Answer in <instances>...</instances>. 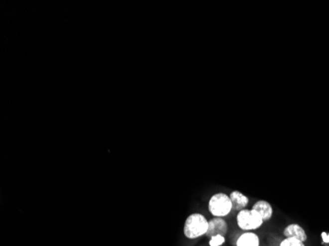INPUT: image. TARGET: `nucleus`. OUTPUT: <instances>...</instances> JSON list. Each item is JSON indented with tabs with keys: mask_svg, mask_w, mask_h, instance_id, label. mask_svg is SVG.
<instances>
[{
	"mask_svg": "<svg viewBox=\"0 0 329 246\" xmlns=\"http://www.w3.org/2000/svg\"><path fill=\"white\" fill-rule=\"evenodd\" d=\"M208 231V221L201 214L195 213L187 217L183 227V234L185 238L194 240L206 235Z\"/></svg>",
	"mask_w": 329,
	"mask_h": 246,
	"instance_id": "nucleus-1",
	"label": "nucleus"
},
{
	"mask_svg": "<svg viewBox=\"0 0 329 246\" xmlns=\"http://www.w3.org/2000/svg\"><path fill=\"white\" fill-rule=\"evenodd\" d=\"M209 212L218 218H224L228 216L232 211V202L230 196L225 193L219 192L214 194L209 200Z\"/></svg>",
	"mask_w": 329,
	"mask_h": 246,
	"instance_id": "nucleus-2",
	"label": "nucleus"
},
{
	"mask_svg": "<svg viewBox=\"0 0 329 246\" xmlns=\"http://www.w3.org/2000/svg\"><path fill=\"white\" fill-rule=\"evenodd\" d=\"M237 222L239 228L247 232L259 229L264 223L261 216L252 209H244L240 211L237 216Z\"/></svg>",
	"mask_w": 329,
	"mask_h": 246,
	"instance_id": "nucleus-3",
	"label": "nucleus"
},
{
	"mask_svg": "<svg viewBox=\"0 0 329 246\" xmlns=\"http://www.w3.org/2000/svg\"><path fill=\"white\" fill-rule=\"evenodd\" d=\"M228 233V225L223 220V218L214 217L212 220L208 222V231L206 233V237L209 239L215 236H223L225 237Z\"/></svg>",
	"mask_w": 329,
	"mask_h": 246,
	"instance_id": "nucleus-4",
	"label": "nucleus"
},
{
	"mask_svg": "<svg viewBox=\"0 0 329 246\" xmlns=\"http://www.w3.org/2000/svg\"><path fill=\"white\" fill-rule=\"evenodd\" d=\"M284 236L288 239H296L300 242L306 243L308 240V236L306 234V231L299 226L298 224H291L287 226L283 232Z\"/></svg>",
	"mask_w": 329,
	"mask_h": 246,
	"instance_id": "nucleus-5",
	"label": "nucleus"
},
{
	"mask_svg": "<svg viewBox=\"0 0 329 246\" xmlns=\"http://www.w3.org/2000/svg\"><path fill=\"white\" fill-rule=\"evenodd\" d=\"M252 210L256 211L262 218L263 222L269 221L273 216V208L270 205L269 202L265 200H258L251 208Z\"/></svg>",
	"mask_w": 329,
	"mask_h": 246,
	"instance_id": "nucleus-6",
	"label": "nucleus"
},
{
	"mask_svg": "<svg viewBox=\"0 0 329 246\" xmlns=\"http://www.w3.org/2000/svg\"><path fill=\"white\" fill-rule=\"evenodd\" d=\"M230 199L232 202V211H242L246 209L248 204V198L242 192L235 190L230 194Z\"/></svg>",
	"mask_w": 329,
	"mask_h": 246,
	"instance_id": "nucleus-7",
	"label": "nucleus"
},
{
	"mask_svg": "<svg viewBox=\"0 0 329 246\" xmlns=\"http://www.w3.org/2000/svg\"><path fill=\"white\" fill-rule=\"evenodd\" d=\"M260 241L257 235L251 232L243 234L237 241V246H259Z\"/></svg>",
	"mask_w": 329,
	"mask_h": 246,
	"instance_id": "nucleus-8",
	"label": "nucleus"
},
{
	"mask_svg": "<svg viewBox=\"0 0 329 246\" xmlns=\"http://www.w3.org/2000/svg\"><path fill=\"white\" fill-rule=\"evenodd\" d=\"M279 246H306L305 243L300 242L296 239H288L286 238L284 241H282V243L280 244Z\"/></svg>",
	"mask_w": 329,
	"mask_h": 246,
	"instance_id": "nucleus-9",
	"label": "nucleus"
},
{
	"mask_svg": "<svg viewBox=\"0 0 329 246\" xmlns=\"http://www.w3.org/2000/svg\"><path fill=\"white\" fill-rule=\"evenodd\" d=\"M225 243V237L223 236H215L210 239L209 245L210 246H220Z\"/></svg>",
	"mask_w": 329,
	"mask_h": 246,
	"instance_id": "nucleus-10",
	"label": "nucleus"
},
{
	"mask_svg": "<svg viewBox=\"0 0 329 246\" xmlns=\"http://www.w3.org/2000/svg\"><path fill=\"white\" fill-rule=\"evenodd\" d=\"M322 239H323V243H324L325 245H326V244L329 245V234L326 233V232H324V233L322 234Z\"/></svg>",
	"mask_w": 329,
	"mask_h": 246,
	"instance_id": "nucleus-11",
	"label": "nucleus"
}]
</instances>
